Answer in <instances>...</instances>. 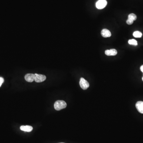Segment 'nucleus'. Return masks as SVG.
<instances>
[{
  "instance_id": "6",
  "label": "nucleus",
  "mask_w": 143,
  "mask_h": 143,
  "mask_svg": "<svg viewBox=\"0 0 143 143\" xmlns=\"http://www.w3.org/2000/svg\"><path fill=\"white\" fill-rule=\"evenodd\" d=\"M136 109L139 112L143 114V102L141 101L137 102L136 105Z\"/></svg>"
},
{
  "instance_id": "15",
  "label": "nucleus",
  "mask_w": 143,
  "mask_h": 143,
  "mask_svg": "<svg viewBox=\"0 0 143 143\" xmlns=\"http://www.w3.org/2000/svg\"><path fill=\"white\" fill-rule=\"evenodd\" d=\"M140 70L142 73H143V65L140 67Z\"/></svg>"
},
{
  "instance_id": "8",
  "label": "nucleus",
  "mask_w": 143,
  "mask_h": 143,
  "mask_svg": "<svg viewBox=\"0 0 143 143\" xmlns=\"http://www.w3.org/2000/svg\"><path fill=\"white\" fill-rule=\"evenodd\" d=\"M105 54L107 56H115L117 54V51L115 49H111L105 50Z\"/></svg>"
},
{
  "instance_id": "3",
  "label": "nucleus",
  "mask_w": 143,
  "mask_h": 143,
  "mask_svg": "<svg viewBox=\"0 0 143 143\" xmlns=\"http://www.w3.org/2000/svg\"><path fill=\"white\" fill-rule=\"evenodd\" d=\"M106 0H99L96 3V7L98 9H102L106 7L107 5Z\"/></svg>"
},
{
  "instance_id": "5",
  "label": "nucleus",
  "mask_w": 143,
  "mask_h": 143,
  "mask_svg": "<svg viewBox=\"0 0 143 143\" xmlns=\"http://www.w3.org/2000/svg\"><path fill=\"white\" fill-rule=\"evenodd\" d=\"M35 75L34 74H27L25 76L26 80L27 82H32L35 80Z\"/></svg>"
},
{
  "instance_id": "16",
  "label": "nucleus",
  "mask_w": 143,
  "mask_h": 143,
  "mask_svg": "<svg viewBox=\"0 0 143 143\" xmlns=\"http://www.w3.org/2000/svg\"><path fill=\"white\" fill-rule=\"evenodd\" d=\"M142 80H143V77H142Z\"/></svg>"
},
{
  "instance_id": "7",
  "label": "nucleus",
  "mask_w": 143,
  "mask_h": 143,
  "mask_svg": "<svg viewBox=\"0 0 143 143\" xmlns=\"http://www.w3.org/2000/svg\"><path fill=\"white\" fill-rule=\"evenodd\" d=\"M101 34L102 36L105 38L110 37L111 35V33L109 30L106 29H103L101 32Z\"/></svg>"
},
{
  "instance_id": "1",
  "label": "nucleus",
  "mask_w": 143,
  "mask_h": 143,
  "mask_svg": "<svg viewBox=\"0 0 143 143\" xmlns=\"http://www.w3.org/2000/svg\"><path fill=\"white\" fill-rule=\"evenodd\" d=\"M67 106L66 103L65 101L58 100L56 101L54 104V108L57 110H60L65 109Z\"/></svg>"
},
{
  "instance_id": "14",
  "label": "nucleus",
  "mask_w": 143,
  "mask_h": 143,
  "mask_svg": "<svg viewBox=\"0 0 143 143\" xmlns=\"http://www.w3.org/2000/svg\"><path fill=\"white\" fill-rule=\"evenodd\" d=\"M4 81V79L3 78L0 77V87H1V85H2V84L3 83Z\"/></svg>"
},
{
  "instance_id": "4",
  "label": "nucleus",
  "mask_w": 143,
  "mask_h": 143,
  "mask_svg": "<svg viewBox=\"0 0 143 143\" xmlns=\"http://www.w3.org/2000/svg\"><path fill=\"white\" fill-rule=\"evenodd\" d=\"M35 82L40 83L44 81L46 79V77L45 75L37 74H35Z\"/></svg>"
},
{
  "instance_id": "11",
  "label": "nucleus",
  "mask_w": 143,
  "mask_h": 143,
  "mask_svg": "<svg viewBox=\"0 0 143 143\" xmlns=\"http://www.w3.org/2000/svg\"><path fill=\"white\" fill-rule=\"evenodd\" d=\"M128 19L132 21H135L137 19V16L134 14H130L128 15Z\"/></svg>"
},
{
  "instance_id": "12",
  "label": "nucleus",
  "mask_w": 143,
  "mask_h": 143,
  "mask_svg": "<svg viewBox=\"0 0 143 143\" xmlns=\"http://www.w3.org/2000/svg\"><path fill=\"white\" fill-rule=\"evenodd\" d=\"M128 43L130 45H135V46H137L138 45V42L136 40L134 39L129 40L128 41Z\"/></svg>"
},
{
  "instance_id": "9",
  "label": "nucleus",
  "mask_w": 143,
  "mask_h": 143,
  "mask_svg": "<svg viewBox=\"0 0 143 143\" xmlns=\"http://www.w3.org/2000/svg\"><path fill=\"white\" fill-rule=\"evenodd\" d=\"M20 129L21 130L24 132H30L33 130V127L30 126H22Z\"/></svg>"
},
{
  "instance_id": "2",
  "label": "nucleus",
  "mask_w": 143,
  "mask_h": 143,
  "mask_svg": "<svg viewBox=\"0 0 143 143\" xmlns=\"http://www.w3.org/2000/svg\"><path fill=\"white\" fill-rule=\"evenodd\" d=\"M79 85L81 88L84 90L87 89L89 86V83L83 78H81L80 79Z\"/></svg>"
},
{
  "instance_id": "17",
  "label": "nucleus",
  "mask_w": 143,
  "mask_h": 143,
  "mask_svg": "<svg viewBox=\"0 0 143 143\" xmlns=\"http://www.w3.org/2000/svg\"></svg>"
},
{
  "instance_id": "10",
  "label": "nucleus",
  "mask_w": 143,
  "mask_h": 143,
  "mask_svg": "<svg viewBox=\"0 0 143 143\" xmlns=\"http://www.w3.org/2000/svg\"><path fill=\"white\" fill-rule=\"evenodd\" d=\"M133 36L136 38H140L142 35V33L139 31H135L134 32Z\"/></svg>"
},
{
  "instance_id": "13",
  "label": "nucleus",
  "mask_w": 143,
  "mask_h": 143,
  "mask_svg": "<svg viewBox=\"0 0 143 143\" xmlns=\"http://www.w3.org/2000/svg\"><path fill=\"white\" fill-rule=\"evenodd\" d=\"M133 21L131 20V19H127V21H126V23H127L128 25H131L133 23Z\"/></svg>"
}]
</instances>
